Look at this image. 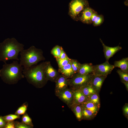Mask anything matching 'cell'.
<instances>
[{
  "label": "cell",
  "instance_id": "27",
  "mask_svg": "<svg viewBox=\"0 0 128 128\" xmlns=\"http://www.w3.org/2000/svg\"><path fill=\"white\" fill-rule=\"evenodd\" d=\"M62 48L61 47L58 45H56L51 50V53L55 58H59Z\"/></svg>",
  "mask_w": 128,
  "mask_h": 128
},
{
  "label": "cell",
  "instance_id": "25",
  "mask_svg": "<svg viewBox=\"0 0 128 128\" xmlns=\"http://www.w3.org/2000/svg\"><path fill=\"white\" fill-rule=\"evenodd\" d=\"M70 63L71 67L75 74L77 73L79 70L80 64L76 60L71 59Z\"/></svg>",
  "mask_w": 128,
  "mask_h": 128
},
{
  "label": "cell",
  "instance_id": "20",
  "mask_svg": "<svg viewBox=\"0 0 128 128\" xmlns=\"http://www.w3.org/2000/svg\"><path fill=\"white\" fill-rule=\"evenodd\" d=\"M84 94L87 97L90 95L96 93V91L89 84L79 88Z\"/></svg>",
  "mask_w": 128,
  "mask_h": 128
},
{
  "label": "cell",
  "instance_id": "3",
  "mask_svg": "<svg viewBox=\"0 0 128 128\" xmlns=\"http://www.w3.org/2000/svg\"><path fill=\"white\" fill-rule=\"evenodd\" d=\"M23 67L17 60L10 64L6 63L0 70V76L6 83L11 85L16 84L25 76L23 74Z\"/></svg>",
  "mask_w": 128,
  "mask_h": 128
},
{
  "label": "cell",
  "instance_id": "19",
  "mask_svg": "<svg viewBox=\"0 0 128 128\" xmlns=\"http://www.w3.org/2000/svg\"><path fill=\"white\" fill-rule=\"evenodd\" d=\"M77 119L79 121L83 119L82 107L81 104H73L71 107Z\"/></svg>",
  "mask_w": 128,
  "mask_h": 128
},
{
  "label": "cell",
  "instance_id": "38",
  "mask_svg": "<svg viewBox=\"0 0 128 128\" xmlns=\"http://www.w3.org/2000/svg\"><path fill=\"white\" fill-rule=\"evenodd\" d=\"M127 1H128V0H126Z\"/></svg>",
  "mask_w": 128,
  "mask_h": 128
},
{
  "label": "cell",
  "instance_id": "29",
  "mask_svg": "<svg viewBox=\"0 0 128 128\" xmlns=\"http://www.w3.org/2000/svg\"><path fill=\"white\" fill-rule=\"evenodd\" d=\"M117 72L119 75L122 81L128 82V73L121 69H118Z\"/></svg>",
  "mask_w": 128,
  "mask_h": 128
},
{
  "label": "cell",
  "instance_id": "32",
  "mask_svg": "<svg viewBox=\"0 0 128 128\" xmlns=\"http://www.w3.org/2000/svg\"><path fill=\"white\" fill-rule=\"evenodd\" d=\"M99 14L97 13L95 11L92 14L90 18L91 24H92L96 19Z\"/></svg>",
  "mask_w": 128,
  "mask_h": 128
},
{
  "label": "cell",
  "instance_id": "8",
  "mask_svg": "<svg viewBox=\"0 0 128 128\" xmlns=\"http://www.w3.org/2000/svg\"><path fill=\"white\" fill-rule=\"evenodd\" d=\"M57 96L69 107H71L73 102L72 90L68 87L60 91Z\"/></svg>",
  "mask_w": 128,
  "mask_h": 128
},
{
  "label": "cell",
  "instance_id": "37",
  "mask_svg": "<svg viewBox=\"0 0 128 128\" xmlns=\"http://www.w3.org/2000/svg\"><path fill=\"white\" fill-rule=\"evenodd\" d=\"M122 82L124 84L126 88L128 90V82L125 81H122Z\"/></svg>",
  "mask_w": 128,
  "mask_h": 128
},
{
  "label": "cell",
  "instance_id": "24",
  "mask_svg": "<svg viewBox=\"0 0 128 128\" xmlns=\"http://www.w3.org/2000/svg\"><path fill=\"white\" fill-rule=\"evenodd\" d=\"M59 68L62 67L69 63L71 59L68 57L65 59H61L59 58H56Z\"/></svg>",
  "mask_w": 128,
  "mask_h": 128
},
{
  "label": "cell",
  "instance_id": "26",
  "mask_svg": "<svg viewBox=\"0 0 128 128\" xmlns=\"http://www.w3.org/2000/svg\"><path fill=\"white\" fill-rule=\"evenodd\" d=\"M5 122H7L13 121L14 120L19 119L20 118V115L16 114H10L2 117Z\"/></svg>",
  "mask_w": 128,
  "mask_h": 128
},
{
  "label": "cell",
  "instance_id": "14",
  "mask_svg": "<svg viewBox=\"0 0 128 128\" xmlns=\"http://www.w3.org/2000/svg\"><path fill=\"white\" fill-rule=\"evenodd\" d=\"M95 11L89 6L87 7L82 12L79 18V21L85 24H91V18L92 14Z\"/></svg>",
  "mask_w": 128,
  "mask_h": 128
},
{
  "label": "cell",
  "instance_id": "1",
  "mask_svg": "<svg viewBox=\"0 0 128 128\" xmlns=\"http://www.w3.org/2000/svg\"><path fill=\"white\" fill-rule=\"evenodd\" d=\"M24 45L14 38H8L0 43V61L6 63L12 59L19 60V53L24 49Z\"/></svg>",
  "mask_w": 128,
  "mask_h": 128
},
{
  "label": "cell",
  "instance_id": "21",
  "mask_svg": "<svg viewBox=\"0 0 128 128\" xmlns=\"http://www.w3.org/2000/svg\"><path fill=\"white\" fill-rule=\"evenodd\" d=\"M82 107L83 118L85 119H89L95 115L91 110Z\"/></svg>",
  "mask_w": 128,
  "mask_h": 128
},
{
  "label": "cell",
  "instance_id": "4",
  "mask_svg": "<svg viewBox=\"0 0 128 128\" xmlns=\"http://www.w3.org/2000/svg\"><path fill=\"white\" fill-rule=\"evenodd\" d=\"M20 52V64L23 66L24 68H28L45 59L42 50L33 46L27 49H23Z\"/></svg>",
  "mask_w": 128,
  "mask_h": 128
},
{
  "label": "cell",
  "instance_id": "11",
  "mask_svg": "<svg viewBox=\"0 0 128 128\" xmlns=\"http://www.w3.org/2000/svg\"><path fill=\"white\" fill-rule=\"evenodd\" d=\"M100 40L103 47V51L106 61L108 62L110 58L122 49V47L119 45L113 47L107 46L105 45L100 38Z\"/></svg>",
  "mask_w": 128,
  "mask_h": 128
},
{
  "label": "cell",
  "instance_id": "22",
  "mask_svg": "<svg viewBox=\"0 0 128 128\" xmlns=\"http://www.w3.org/2000/svg\"><path fill=\"white\" fill-rule=\"evenodd\" d=\"M28 107L27 103L25 102L18 108L15 114L19 115H23L26 113Z\"/></svg>",
  "mask_w": 128,
  "mask_h": 128
},
{
  "label": "cell",
  "instance_id": "33",
  "mask_svg": "<svg viewBox=\"0 0 128 128\" xmlns=\"http://www.w3.org/2000/svg\"><path fill=\"white\" fill-rule=\"evenodd\" d=\"M4 128H15L14 121H9L6 122Z\"/></svg>",
  "mask_w": 128,
  "mask_h": 128
},
{
  "label": "cell",
  "instance_id": "12",
  "mask_svg": "<svg viewBox=\"0 0 128 128\" xmlns=\"http://www.w3.org/2000/svg\"><path fill=\"white\" fill-rule=\"evenodd\" d=\"M73 102V104L80 105L87 100V97L79 88L72 90Z\"/></svg>",
  "mask_w": 128,
  "mask_h": 128
},
{
  "label": "cell",
  "instance_id": "31",
  "mask_svg": "<svg viewBox=\"0 0 128 128\" xmlns=\"http://www.w3.org/2000/svg\"><path fill=\"white\" fill-rule=\"evenodd\" d=\"M15 127L16 128H32L33 127L27 125L24 123L17 121H14Z\"/></svg>",
  "mask_w": 128,
  "mask_h": 128
},
{
  "label": "cell",
  "instance_id": "34",
  "mask_svg": "<svg viewBox=\"0 0 128 128\" xmlns=\"http://www.w3.org/2000/svg\"><path fill=\"white\" fill-rule=\"evenodd\" d=\"M6 122L4 119L2 117H0V128H4Z\"/></svg>",
  "mask_w": 128,
  "mask_h": 128
},
{
  "label": "cell",
  "instance_id": "35",
  "mask_svg": "<svg viewBox=\"0 0 128 128\" xmlns=\"http://www.w3.org/2000/svg\"><path fill=\"white\" fill-rule=\"evenodd\" d=\"M67 57L66 54L62 48L61 50L60 55L59 58L61 59H64L65 58Z\"/></svg>",
  "mask_w": 128,
  "mask_h": 128
},
{
  "label": "cell",
  "instance_id": "18",
  "mask_svg": "<svg viewBox=\"0 0 128 128\" xmlns=\"http://www.w3.org/2000/svg\"><path fill=\"white\" fill-rule=\"evenodd\" d=\"M82 107L89 110L95 114H96L98 110L99 105H96L88 99L81 104Z\"/></svg>",
  "mask_w": 128,
  "mask_h": 128
},
{
  "label": "cell",
  "instance_id": "13",
  "mask_svg": "<svg viewBox=\"0 0 128 128\" xmlns=\"http://www.w3.org/2000/svg\"><path fill=\"white\" fill-rule=\"evenodd\" d=\"M107 76L93 74L90 84L96 91L100 90L103 83Z\"/></svg>",
  "mask_w": 128,
  "mask_h": 128
},
{
  "label": "cell",
  "instance_id": "36",
  "mask_svg": "<svg viewBox=\"0 0 128 128\" xmlns=\"http://www.w3.org/2000/svg\"><path fill=\"white\" fill-rule=\"evenodd\" d=\"M123 110L125 114L126 115L128 116V105L124 107Z\"/></svg>",
  "mask_w": 128,
  "mask_h": 128
},
{
  "label": "cell",
  "instance_id": "17",
  "mask_svg": "<svg viewBox=\"0 0 128 128\" xmlns=\"http://www.w3.org/2000/svg\"><path fill=\"white\" fill-rule=\"evenodd\" d=\"M115 67H118L121 70L128 73V58H123L119 61H115L114 62Z\"/></svg>",
  "mask_w": 128,
  "mask_h": 128
},
{
  "label": "cell",
  "instance_id": "30",
  "mask_svg": "<svg viewBox=\"0 0 128 128\" xmlns=\"http://www.w3.org/2000/svg\"><path fill=\"white\" fill-rule=\"evenodd\" d=\"M104 21V16L102 14L99 15L96 19L92 23L95 27H97L101 25Z\"/></svg>",
  "mask_w": 128,
  "mask_h": 128
},
{
  "label": "cell",
  "instance_id": "7",
  "mask_svg": "<svg viewBox=\"0 0 128 128\" xmlns=\"http://www.w3.org/2000/svg\"><path fill=\"white\" fill-rule=\"evenodd\" d=\"M93 74L107 76L111 73L115 67L109 62L105 61L99 64L93 65Z\"/></svg>",
  "mask_w": 128,
  "mask_h": 128
},
{
  "label": "cell",
  "instance_id": "6",
  "mask_svg": "<svg viewBox=\"0 0 128 128\" xmlns=\"http://www.w3.org/2000/svg\"><path fill=\"white\" fill-rule=\"evenodd\" d=\"M93 74L81 75L75 73L69 79V85L73 89L79 88L90 84Z\"/></svg>",
  "mask_w": 128,
  "mask_h": 128
},
{
  "label": "cell",
  "instance_id": "5",
  "mask_svg": "<svg viewBox=\"0 0 128 128\" xmlns=\"http://www.w3.org/2000/svg\"><path fill=\"white\" fill-rule=\"evenodd\" d=\"M89 6L87 0H72L69 4L68 14L73 20L78 21L83 11Z\"/></svg>",
  "mask_w": 128,
  "mask_h": 128
},
{
  "label": "cell",
  "instance_id": "9",
  "mask_svg": "<svg viewBox=\"0 0 128 128\" xmlns=\"http://www.w3.org/2000/svg\"><path fill=\"white\" fill-rule=\"evenodd\" d=\"M69 81V79L62 74L59 76L55 82V93L56 96L62 91L68 87Z\"/></svg>",
  "mask_w": 128,
  "mask_h": 128
},
{
  "label": "cell",
  "instance_id": "2",
  "mask_svg": "<svg viewBox=\"0 0 128 128\" xmlns=\"http://www.w3.org/2000/svg\"><path fill=\"white\" fill-rule=\"evenodd\" d=\"M46 62L23 69V74L29 83L38 88L42 87L45 85L47 81L44 72Z\"/></svg>",
  "mask_w": 128,
  "mask_h": 128
},
{
  "label": "cell",
  "instance_id": "28",
  "mask_svg": "<svg viewBox=\"0 0 128 128\" xmlns=\"http://www.w3.org/2000/svg\"><path fill=\"white\" fill-rule=\"evenodd\" d=\"M88 99L96 105H99V96L96 93L91 94L87 97Z\"/></svg>",
  "mask_w": 128,
  "mask_h": 128
},
{
  "label": "cell",
  "instance_id": "15",
  "mask_svg": "<svg viewBox=\"0 0 128 128\" xmlns=\"http://www.w3.org/2000/svg\"><path fill=\"white\" fill-rule=\"evenodd\" d=\"M59 71L62 75L68 78H71L75 74L71 67L70 61L65 66L59 68Z\"/></svg>",
  "mask_w": 128,
  "mask_h": 128
},
{
  "label": "cell",
  "instance_id": "10",
  "mask_svg": "<svg viewBox=\"0 0 128 128\" xmlns=\"http://www.w3.org/2000/svg\"><path fill=\"white\" fill-rule=\"evenodd\" d=\"M44 72L47 80L55 82L59 75L57 71L51 66L50 62L46 61L44 68Z\"/></svg>",
  "mask_w": 128,
  "mask_h": 128
},
{
  "label": "cell",
  "instance_id": "23",
  "mask_svg": "<svg viewBox=\"0 0 128 128\" xmlns=\"http://www.w3.org/2000/svg\"><path fill=\"white\" fill-rule=\"evenodd\" d=\"M22 122L27 125L33 127L31 118L26 113L23 114L22 116Z\"/></svg>",
  "mask_w": 128,
  "mask_h": 128
},
{
  "label": "cell",
  "instance_id": "16",
  "mask_svg": "<svg viewBox=\"0 0 128 128\" xmlns=\"http://www.w3.org/2000/svg\"><path fill=\"white\" fill-rule=\"evenodd\" d=\"M93 65L91 63L80 64L78 74L81 75H86L93 73Z\"/></svg>",
  "mask_w": 128,
  "mask_h": 128
}]
</instances>
